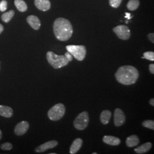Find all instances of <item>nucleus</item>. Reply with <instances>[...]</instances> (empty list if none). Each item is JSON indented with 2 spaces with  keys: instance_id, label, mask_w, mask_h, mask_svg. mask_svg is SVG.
<instances>
[{
  "instance_id": "obj_1",
  "label": "nucleus",
  "mask_w": 154,
  "mask_h": 154,
  "mask_svg": "<svg viewBox=\"0 0 154 154\" xmlns=\"http://www.w3.org/2000/svg\"><path fill=\"white\" fill-rule=\"evenodd\" d=\"M55 37L61 41H66L72 37L73 28L70 22L64 18L56 19L53 24Z\"/></svg>"
},
{
  "instance_id": "obj_2",
  "label": "nucleus",
  "mask_w": 154,
  "mask_h": 154,
  "mask_svg": "<svg viewBox=\"0 0 154 154\" xmlns=\"http://www.w3.org/2000/svg\"><path fill=\"white\" fill-rule=\"evenodd\" d=\"M115 76L118 82L125 85H131L137 82L139 72L134 66H123L118 69Z\"/></svg>"
},
{
  "instance_id": "obj_3",
  "label": "nucleus",
  "mask_w": 154,
  "mask_h": 154,
  "mask_svg": "<svg viewBox=\"0 0 154 154\" xmlns=\"http://www.w3.org/2000/svg\"><path fill=\"white\" fill-rule=\"evenodd\" d=\"M46 59L50 65L55 69L65 67L67 65L69 62L65 55H57L54 53L50 51L46 54Z\"/></svg>"
},
{
  "instance_id": "obj_4",
  "label": "nucleus",
  "mask_w": 154,
  "mask_h": 154,
  "mask_svg": "<svg viewBox=\"0 0 154 154\" xmlns=\"http://www.w3.org/2000/svg\"><path fill=\"white\" fill-rule=\"evenodd\" d=\"M66 48L78 61H83L86 55V49L83 45H67Z\"/></svg>"
},
{
  "instance_id": "obj_5",
  "label": "nucleus",
  "mask_w": 154,
  "mask_h": 154,
  "mask_svg": "<svg viewBox=\"0 0 154 154\" xmlns=\"http://www.w3.org/2000/svg\"><path fill=\"white\" fill-rule=\"evenodd\" d=\"M65 107L62 103H58L53 106L48 111V116L50 120L57 121L64 116L65 114Z\"/></svg>"
},
{
  "instance_id": "obj_6",
  "label": "nucleus",
  "mask_w": 154,
  "mask_h": 154,
  "mask_svg": "<svg viewBox=\"0 0 154 154\" xmlns=\"http://www.w3.org/2000/svg\"><path fill=\"white\" fill-rule=\"evenodd\" d=\"M89 117L88 112L83 111L77 116L74 121V126L78 130H83L88 126Z\"/></svg>"
},
{
  "instance_id": "obj_7",
  "label": "nucleus",
  "mask_w": 154,
  "mask_h": 154,
  "mask_svg": "<svg viewBox=\"0 0 154 154\" xmlns=\"http://www.w3.org/2000/svg\"><path fill=\"white\" fill-rule=\"evenodd\" d=\"M113 32L116 33L119 38L123 40L128 39L130 37V30L126 25H118L113 28Z\"/></svg>"
},
{
  "instance_id": "obj_8",
  "label": "nucleus",
  "mask_w": 154,
  "mask_h": 154,
  "mask_svg": "<svg viewBox=\"0 0 154 154\" xmlns=\"http://www.w3.org/2000/svg\"><path fill=\"white\" fill-rule=\"evenodd\" d=\"M114 125L116 127H120L122 126L126 121V116L123 112V111L120 109H116L114 111Z\"/></svg>"
},
{
  "instance_id": "obj_9",
  "label": "nucleus",
  "mask_w": 154,
  "mask_h": 154,
  "mask_svg": "<svg viewBox=\"0 0 154 154\" xmlns=\"http://www.w3.org/2000/svg\"><path fill=\"white\" fill-rule=\"evenodd\" d=\"M29 128V124L27 121L18 123L14 128V133L17 136H21L26 134Z\"/></svg>"
},
{
  "instance_id": "obj_10",
  "label": "nucleus",
  "mask_w": 154,
  "mask_h": 154,
  "mask_svg": "<svg viewBox=\"0 0 154 154\" xmlns=\"http://www.w3.org/2000/svg\"><path fill=\"white\" fill-rule=\"evenodd\" d=\"M58 145V142L56 140H50L44 143L35 149V151L38 153L44 152L49 149H53Z\"/></svg>"
},
{
  "instance_id": "obj_11",
  "label": "nucleus",
  "mask_w": 154,
  "mask_h": 154,
  "mask_svg": "<svg viewBox=\"0 0 154 154\" xmlns=\"http://www.w3.org/2000/svg\"><path fill=\"white\" fill-rule=\"evenodd\" d=\"M34 5L41 11H49L51 8L49 0H34Z\"/></svg>"
},
{
  "instance_id": "obj_12",
  "label": "nucleus",
  "mask_w": 154,
  "mask_h": 154,
  "mask_svg": "<svg viewBox=\"0 0 154 154\" xmlns=\"http://www.w3.org/2000/svg\"><path fill=\"white\" fill-rule=\"evenodd\" d=\"M26 20L29 25L34 30H38L41 27V21L38 18L35 16H29Z\"/></svg>"
},
{
  "instance_id": "obj_13",
  "label": "nucleus",
  "mask_w": 154,
  "mask_h": 154,
  "mask_svg": "<svg viewBox=\"0 0 154 154\" xmlns=\"http://www.w3.org/2000/svg\"><path fill=\"white\" fill-rule=\"evenodd\" d=\"M83 140L81 138H77L72 143L70 149V153L75 154L80 149L82 146Z\"/></svg>"
},
{
  "instance_id": "obj_14",
  "label": "nucleus",
  "mask_w": 154,
  "mask_h": 154,
  "mask_svg": "<svg viewBox=\"0 0 154 154\" xmlns=\"http://www.w3.org/2000/svg\"><path fill=\"white\" fill-rule=\"evenodd\" d=\"M13 115V110L11 107L0 105V116L5 118H11Z\"/></svg>"
},
{
  "instance_id": "obj_15",
  "label": "nucleus",
  "mask_w": 154,
  "mask_h": 154,
  "mask_svg": "<svg viewBox=\"0 0 154 154\" xmlns=\"http://www.w3.org/2000/svg\"><path fill=\"white\" fill-rule=\"evenodd\" d=\"M103 141L107 144L114 146H118L121 143V140L119 138L113 136H105L103 138Z\"/></svg>"
},
{
  "instance_id": "obj_16",
  "label": "nucleus",
  "mask_w": 154,
  "mask_h": 154,
  "mask_svg": "<svg viewBox=\"0 0 154 154\" xmlns=\"http://www.w3.org/2000/svg\"><path fill=\"white\" fill-rule=\"evenodd\" d=\"M126 145L128 147H134L138 146L139 143V139L138 136L133 135L127 138Z\"/></svg>"
},
{
  "instance_id": "obj_17",
  "label": "nucleus",
  "mask_w": 154,
  "mask_h": 154,
  "mask_svg": "<svg viewBox=\"0 0 154 154\" xmlns=\"http://www.w3.org/2000/svg\"><path fill=\"white\" fill-rule=\"evenodd\" d=\"M111 116V112L109 110L103 111L100 116V120L103 125H107L110 121Z\"/></svg>"
},
{
  "instance_id": "obj_18",
  "label": "nucleus",
  "mask_w": 154,
  "mask_h": 154,
  "mask_svg": "<svg viewBox=\"0 0 154 154\" xmlns=\"http://www.w3.org/2000/svg\"><path fill=\"white\" fill-rule=\"evenodd\" d=\"M152 147V144L150 142L144 143L139 147L135 149V152L137 154H144L148 152L149 150Z\"/></svg>"
},
{
  "instance_id": "obj_19",
  "label": "nucleus",
  "mask_w": 154,
  "mask_h": 154,
  "mask_svg": "<svg viewBox=\"0 0 154 154\" xmlns=\"http://www.w3.org/2000/svg\"><path fill=\"white\" fill-rule=\"evenodd\" d=\"M14 5L18 11L25 12L28 10V6L26 2L23 0H15Z\"/></svg>"
},
{
  "instance_id": "obj_20",
  "label": "nucleus",
  "mask_w": 154,
  "mask_h": 154,
  "mask_svg": "<svg viewBox=\"0 0 154 154\" xmlns=\"http://www.w3.org/2000/svg\"><path fill=\"white\" fill-rule=\"evenodd\" d=\"M14 16V11L13 10H11L2 14L1 20H2V21L5 23H8L11 21V20Z\"/></svg>"
},
{
  "instance_id": "obj_21",
  "label": "nucleus",
  "mask_w": 154,
  "mask_h": 154,
  "mask_svg": "<svg viewBox=\"0 0 154 154\" xmlns=\"http://www.w3.org/2000/svg\"><path fill=\"white\" fill-rule=\"evenodd\" d=\"M139 4L140 2L139 0H130L127 4V8L128 10L134 11L138 9Z\"/></svg>"
},
{
  "instance_id": "obj_22",
  "label": "nucleus",
  "mask_w": 154,
  "mask_h": 154,
  "mask_svg": "<svg viewBox=\"0 0 154 154\" xmlns=\"http://www.w3.org/2000/svg\"><path fill=\"white\" fill-rule=\"evenodd\" d=\"M143 126L151 130H154V122L152 120H146L142 123Z\"/></svg>"
},
{
  "instance_id": "obj_23",
  "label": "nucleus",
  "mask_w": 154,
  "mask_h": 154,
  "mask_svg": "<svg viewBox=\"0 0 154 154\" xmlns=\"http://www.w3.org/2000/svg\"><path fill=\"white\" fill-rule=\"evenodd\" d=\"M144 58H146L149 61H154V53L152 51H147L143 54Z\"/></svg>"
},
{
  "instance_id": "obj_24",
  "label": "nucleus",
  "mask_w": 154,
  "mask_h": 154,
  "mask_svg": "<svg viewBox=\"0 0 154 154\" xmlns=\"http://www.w3.org/2000/svg\"><path fill=\"white\" fill-rule=\"evenodd\" d=\"M122 0H109L110 6L112 8H117L121 4Z\"/></svg>"
},
{
  "instance_id": "obj_25",
  "label": "nucleus",
  "mask_w": 154,
  "mask_h": 154,
  "mask_svg": "<svg viewBox=\"0 0 154 154\" xmlns=\"http://www.w3.org/2000/svg\"><path fill=\"white\" fill-rule=\"evenodd\" d=\"M13 148L12 144L9 142L3 143L1 145V149L4 151H9L11 150Z\"/></svg>"
},
{
  "instance_id": "obj_26",
  "label": "nucleus",
  "mask_w": 154,
  "mask_h": 154,
  "mask_svg": "<svg viewBox=\"0 0 154 154\" xmlns=\"http://www.w3.org/2000/svg\"><path fill=\"white\" fill-rule=\"evenodd\" d=\"M8 8V2L6 0H2L0 2V11H5Z\"/></svg>"
},
{
  "instance_id": "obj_27",
  "label": "nucleus",
  "mask_w": 154,
  "mask_h": 154,
  "mask_svg": "<svg viewBox=\"0 0 154 154\" xmlns=\"http://www.w3.org/2000/svg\"><path fill=\"white\" fill-rule=\"evenodd\" d=\"M65 57H66V58L68 60V61L69 62H71L72 60V55L69 53V52H66L65 53Z\"/></svg>"
},
{
  "instance_id": "obj_28",
  "label": "nucleus",
  "mask_w": 154,
  "mask_h": 154,
  "mask_svg": "<svg viewBox=\"0 0 154 154\" xmlns=\"http://www.w3.org/2000/svg\"><path fill=\"white\" fill-rule=\"evenodd\" d=\"M148 38H149V41L152 42L154 43V33H149L148 35Z\"/></svg>"
},
{
  "instance_id": "obj_29",
  "label": "nucleus",
  "mask_w": 154,
  "mask_h": 154,
  "mask_svg": "<svg viewBox=\"0 0 154 154\" xmlns=\"http://www.w3.org/2000/svg\"><path fill=\"white\" fill-rule=\"evenodd\" d=\"M149 71L151 72V73H152V74H154V64H151V65H149Z\"/></svg>"
},
{
  "instance_id": "obj_30",
  "label": "nucleus",
  "mask_w": 154,
  "mask_h": 154,
  "mask_svg": "<svg viewBox=\"0 0 154 154\" xmlns=\"http://www.w3.org/2000/svg\"><path fill=\"white\" fill-rule=\"evenodd\" d=\"M125 18H127L128 20H130L132 18V16H131V14L130 13H126V16H125Z\"/></svg>"
},
{
  "instance_id": "obj_31",
  "label": "nucleus",
  "mask_w": 154,
  "mask_h": 154,
  "mask_svg": "<svg viewBox=\"0 0 154 154\" xmlns=\"http://www.w3.org/2000/svg\"><path fill=\"white\" fill-rule=\"evenodd\" d=\"M4 28L3 25L0 23V34L4 31Z\"/></svg>"
},
{
  "instance_id": "obj_32",
  "label": "nucleus",
  "mask_w": 154,
  "mask_h": 154,
  "mask_svg": "<svg viewBox=\"0 0 154 154\" xmlns=\"http://www.w3.org/2000/svg\"><path fill=\"white\" fill-rule=\"evenodd\" d=\"M149 103H150V105H151V106H154V98H152V99H150V100H149Z\"/></svg>"
},
{
  "instance_id": "obj_33",
  "label": "nucleus",
  "mask_w": 154,
  "mask_h": 154,
  "mask_svg": "<svg viewBox=\"0 0 154 154\" xmlns=\"http://www.w3.org/2000/svg\"><path fill=\"white\" fill-rule=\"evenodd\" d=\"M2 131H1V130H0V140H1V138H2Z\"/></svg>"
},
{
  "instance_id": "obj_34",
  "label": "nucleus",
  "mask_w": 154,
  "mask_h": 154,
  "mask_svg": "<svg viewBox=\"0 0 154 154\" xmlns=\"http://www.w3.org/2000/svg\"><path fill=\"white\" fill-rule=\"evenodd\" d=\"M93 154H97V152H94V153H93Z\"/></svg>"
},
{
  "instance_id": "obj_35",
  "label": "nucleus",
  "mask_w": 154,
  "mask_h": 154,
  "mask_svg": "<svg viewBox=\"0 0 154 154\" xmlns=\"http://www.w3.org/2000/svg\"><path fill=\"white\" fill-rule=\"evenodd\" d=\"M0 63H1V62H0Z\"/></svg>"
}]
</instances>
